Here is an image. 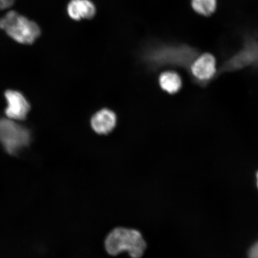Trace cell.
I'll return each mask as SVG.
<instances>
[{"instance_id":"6da1fadb","label":"cell","mask_w":258,"mask_h":258,"mask_svg":"<svg viewBox=\"0 0 258 258\" xmlns=\"http://www.w3.org/2000/svg\"><path fill=\"white\" fill-rule=\"evenodd\" d=\"M105 247L106 252L111 256L125 251L132 258H141L147 249V243L140 231L117 227L106 236Z\"/></svg>"},{"instance_id":"7a4b0ae2","label":"cell","mask_w":258,"mask_h":258,"mask_svg":"<svg viewBox=\"0 0 258 258\" xmlns=\"http://www.w3.org/2000/svg\"><path fill=\"white\" fill-rule=\"evenodd\" d=\"M0 28L19 43L31 44L41 34L39 26L18 12L11 11L0 19Z\"/></svg>"},{"instance_id":"3957f363","label":"cell","mask_w":258,"mask_h":258,"mask_svg":"<svg viewBox=\"0 0 258 258\" xmlns=\"http://www.w3.org/2000/svg\"><path fill=\"white\" fill-rule=\"evenodd\" d=\"M30 132L11 119L0 120V143L7 152L18 153L30 143Z\"/></svg>"},{"instance_id":"277c9868","label":"cell","mask_w":258,"mask_h":258,"mask_svg":"<svg viewBox=\"0 0 258 258\" xmlns=\"http://www.w3.org/2000/svg\"><path fill=\"white\" fill-rule=\"evenodd\" d=\"M243 49L229 59L224 69L233 71L247 67H258V42L248 41Z\"/></svg>"},{"instance_id":"5b68a950","label":"cell","mask_w":258,"mask_h":258,"mask_svg":"<svg viewBox=\"0 0 258 258\" xmlns=\"http://www.w3.org/2000/svg\"><path fill=\"white\" fill-rule=\"evenodd\" d=\"M192 75L198 82H210L217 73V62L212 54L204 53L193 61L191 66Z\"/></svg>"},{"instance_id":"8992f818","label":"cell","mask_w":258,"mask_h":258,"mask_svg":"<svg viewBox=\"0 0 258 258\" xmlns=\"http://www.w3.org/2000/svg\"><path fill=\"white\" fill-rule=\"evenodd\" d=\"M8 102L6 114L11 120H22L30 111V104L21 93L8 90L5 94Z\"/></svg>"},{"instance_id":"52a82bcc","label":"cell","mask_w":258,"mask_h":258,"mask_svg":"<svg viewBox=\"0 0 258 258\" xmlns=\"http://www.w3.org/2000/svg\"><path fill=\"white\" fill-rule=\"evenodd\" d=\"M67 14L73 20L91 19L96 14V8L92 0H70L67 8Z\"/></svg>"},{"instance_id":"ba28073f","label":"cell","mask_w":258,"mask_h":258,"mask_svg":"<svg viewBox=\"0 0 258 258\" xmlns=\"http://www.w3.org/2000/svg\"><path fill=\"white\" fill-rule=\"evenodd\" d=\"M116 117L114 112L104 109L97 112L92 118V126L96 133L107 134L115 127Z\"/></svg>"},{"instance_id":"9c48e42d","label":"cell","mask_w":258,"mask_h":258,"mask_svg":"<svg viewBox=\"0 0 258 258\" xmlns=\"http://www.w3.org/2000/svg\"><path fill=\"white\" fill-rule=\"evenodd\" d=\"M160 84L163 90L171 93L178 92L181 88L182 82L178 74L174 72H166L161 74Z\"/></svg>"},{"instance_id":"30bf717a","label":"cell","mask_w":258,"mask_h":258,"mask_svg":"<svg viewBox=\"0 0 258 258\" xmlns=\"http://www.w3.org/2000/svg\"><path fill=\"white\" fill-rule=\"evenodd\" d=\"M217 0H191L192 8L197 14L204 16H211L217 9Z\"/></svg>"},{"instance_id":"8fae6325","label":"cell","mask_w":258,"mask_h":258,"mask_svg":"<svg viewBox=\"0 0 258 258\" xmlns=\"http://www.w3.org/2000/svg\"><path fill=\"white\" fill-rule=\"evenodd\" d=\"M15 0H0V10H6L11 8L15 3Z\"/></svg>"},{"instance_id":"7c38bea8","label":"cell","mask_w":258,"mask_h":258,"mask_svg":"<svg viewBox=\"0 0 258 258\" xmlns=\"http://www.w3.org/2000/svg\"><path fill=\"white\" fill-rule=\"evenodd\" d=\"M249 258H258V242L251 247L249 251Z\"/></svg>"},{"instance_id":"4fadbf2b","label":"cell","mask_w":258,"mask_h":258,"mask_svg":"<svg viewBox=\"0 0 258 258\" xmlns=\"http://www.w3.org/2000/svg\"><path fill=\"white\" fill-rule=\"evenodd\" d=\"M257 186H258V172L257 173Z\"/></svg>"}]
</instances>
